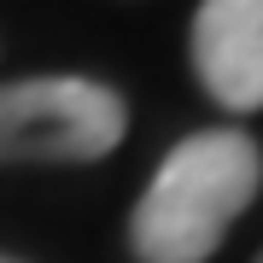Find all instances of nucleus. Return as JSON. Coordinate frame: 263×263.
Wrapping results in <instances>:
<instances>
[{
    "label": "nucleus",
    "mask_w": 263,
    "mask_h": 263,
    "mask_svg": "<svg viewBox=\"0 0 263 263\" xmlns=\"http://www.w3.org/2000/svg\"><path fill=\"white\" fill-rule=\"evenodd\" d=\"M263 152L240 129H199L187 135L158 176L146 181L129 216V246L141 263H205L234 216L257 199Z\"/></svg>",
    "instance_id": "1"
},
{
    "label": "nucleus",
    "mask_w": 263,
    "mask_h": 263,
    "mask_svg": "<svg viewBox=\"0 0 263 263\" xmlns=\"http://www.w3.org/2000/svg\"><path fill=\"white\" fill-rule=\"evenodd\" d=\"M123 129V94L88 76H24L0 88V164H94Z\"/></svg>",
    "instance_id": "2"
},
{
    "label": "nucleus",
    "mask_w": 263,
    "mask_h": 263,
    "mask_svg": "<svg viewBox=\"0 0 263 263\" xmlns=\"http://www.w3.org/2000/svg\"><path fill=\"white\" fill-rule=\"evenodd\" d=\"M193 70L228 111H263V0H199Z\"/></svg>",
    "instance_id": "3"
},
{
    "label": "nucleus",
    "mask_w": 263,
    "mask_h": 263,
    "mask_svg": "<svg viewBox=\"0 0 263 263\" xmlns=\"http://www.w3.org/2000/svg\"><path fill=\"white\" fill-rule=\"evenodd\" d=\"M0 263H12V257H0Z\"/></svg>",
    "instance_id": "4"
},
{
    "label": "nucleus",
    "mask_w": 263,
    "mask_h": 263,
    "mask_svg": "<svg viewBox=\"0 0 263 263\" xmlns=\"http://www.w3.org/2000/svg\"><path fill=\"white\" fill-rule=\"evenodd\" d=\"M257 263H263V257H257Z\"/></svg>",
    "instance_id": "5"
}]
</instances>
